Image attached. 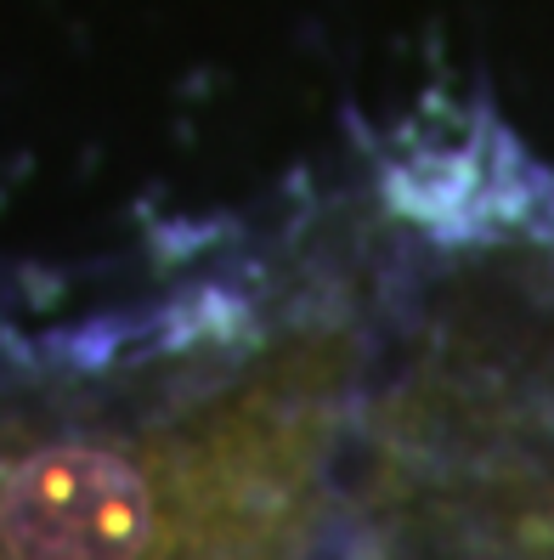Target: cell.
<instances>
[{"instance_id":"cell-2","label":"cell","mask_w":554,"mask_h":560,"mask_svg":"<svg viewBox=\"0 0 554 560\" xmlns=\"http://www.w3.org/2000/svg\"><path fill=\"white\" fill-rule=\"evenodd\" d=\"M363 283L329 560H554V176L481 119L345 192Z\"/></svg>"},{"instance_id":"cell-1","label":"cell","mask_w":554,"mask_h":560,"mask_svg":"<svg viewBox=\"0 0 554 560\" xmlns=\"http://www.w3.org/2000/svg\"><path fill=\"white\" fill-rule=\"evenodd\" d=\"M363 380L345 205L0 351V560H329Z\"/></svg>"}]
</instances>
